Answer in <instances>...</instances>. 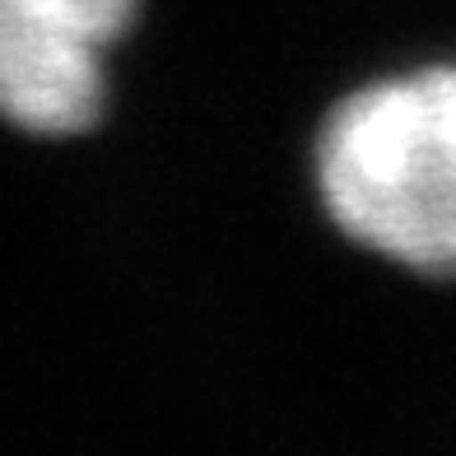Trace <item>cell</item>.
<instances>
[{
	"label": "cell",
	"instance_id": "7a4b0ae2",
	"mask_svg": "<svg viewBox=\"0 0 456 456\" xmlns=\"http://www.w3.org/2000/svg\"><path fill=\"white\" fill-rule=\"evenodd\" d=\"M140 0H0V117L33 135L89 131L108 56Z\"/></svg>",
	"mask_w": 456,
	"mask_h": 456
},
{
	"label": "cell",
	"instance_id": "6da1fadb",
	"mask_svg": "<svg viewBox=\"0 0 456 456\" xmlns=\"http://www.w3.org/2000/svg\"><path fill=\"white\" fill-rule=\"evenodd\" d=\"M317 186L345 238L456 275V66L378 79L326 117Z\"/></svg>",
	"mask_w": 456,
	"mask_h": 456
}]
</instances>
